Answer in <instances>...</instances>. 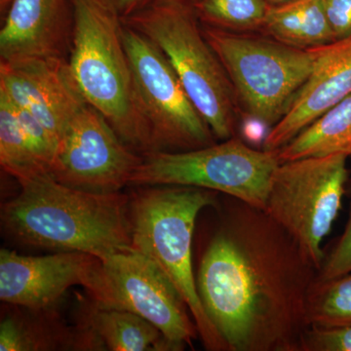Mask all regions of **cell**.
I'll use <instances>...</instances> for the list:
<instances>
[{
	"label": "cell",
	"instance_id": "obj_1",
	"mask_svg": "<svg viewBox=\"0 0 351 351\" xmlns=\"http://www.w3.org/2000/svg\"><path fill=\"white\" fill-rule=\"evenodd\" d=\"M239 201L201 261L205 313L228 350H301L317 267L269 215Z\"/></svg>",
	"mask_w": 351,
	"mask_h": 351
},
{
	"label": "cell",
	"instance_id": "obj_2",
	"mask_svg": "<svg viewBox=\"0 0 351 351\" xmlns=\"http://www.w3.org/2000/svg\"><path fill=\"white\" fill-rule=\"evenodd\" d=\"M19 195L2 206L4 230L21 243L80 252L100 260L135 251L130 196L64 186L50 175L19 182Z\"/></svg>",
	"mask_w": 351,
	"mask_h": 351
},
{
	"label": "cell",
	"instance_id": "obj_3",
	"mask_svg": "<svg viewBox=\"0 0 351 351\" xmlns=\"http://www.w3.org/2000/svg\"><path fill=\"white\" fill-rule=\"evenodd\" d=\"M69 5L73 32L68 62L83 97L134 151L154 152L136 101L123 18L110 0H69Z\"/></svg>",
	"mask_w": 351,
	"mask_h": 351
},
{
	"label": "cell",
	"instance_id": "obj_4",
	"mask_svg": "<svg viewBox=\"0 0 351 351\" xmlns=\"http://www.w3.org/2000/svg\"><path fill=\"white\" fill-rule=\"evenodd\" d=\"M217 204L216 191L188 186H152L130 196L132 242L159 267L186 302L208 350H228L205 313L193 269V237L201 210Z\"/></svg>",
	"mask_w": 351,
	"mask_h": 351
},
{
	"label": "cell",
	"instance_id": "obj_5",
	"mask_svg": "<svg viewBox=\"0 0 351 351\" xmlns=\"http://www.w3.org/2000/svg\"><path fill=\"white\" fill-rule=\"evenodd\" d=\"M123 21L161 50L215 138H232L239 105L193 0H154Z\"/></svg>",
	"mask_w": 351,
	"mask_h": 351
},
{
	"label": "cell",
	"instance_id": "obj_6",
	"mask_svg": "<svg viewBox=\"0 0 351 351\" xmlns=\"http://www.w3.org/2000/svg\"><path fill=\"white\" fill-rule=\"evenodd\" d=\"M203 32L225 69L239 108L271 129L308 77L313 50L291 47L267 36L206 25Z\"/></svg>",
	"mask_w": 351,
	"mask_h": 351
},
{
	"label": "cell",
	"instance_id": "obj_7",
	"mask_svg": "<svg viewBox=\"0 0 351 351\" xmlns=\"http://www.w3.org/2000/svg\"><path fill=\"white\" fill-rule=\"evenodd\" d=\"M279 164L278 151H258L232 137L191 151L143 154L130 184L210 189L263 211L270 180Z\"/></svg>",
	"mask_w": 351,
	"mask_h": 351
},
{
	"label": "cell",
	"instance_id": "obj_8",
	"mask_svg": "<svg viewBox=\"0 0 351 351\" xmlns=\"http://www.w3.org/2000/svg\"><path fill=\"white\" fill-rule=\"evenodd\" d=\"M348 156L332 154L280 162L270 180L263 211L292 237L319 271L323 239L341 207Z\"/></svg>",
	"mask_w": 351,
	"mask_h": 351
},
{
	"label": "cell",
	"instance_id": "obj_9",
	"mask_svg": "<svg viewBox=\"0 0 351 351\" xmlns=\"http://www.w3.org/2000/svg\"><path fill=\"white\" fill-rule=\"evenodd\" d=\"M124 43L138 112L154 152H181L215 144L214 134L161 50L124 22Z\"/></svg>",
	"mask_w": 351,
	"mask_h": 351
},
{
	"label": "cell",
	"instance_id": "obj_10",
	"mask_svg": "<svg viewBox=\"0 0 351 351\" xmlns=\"http://www.w3.org/2000/svg\"><path fill=\"white\" fill-rule=\"evenodd\" d=\"M86 290L95 306L129 311L151 322L172 350L193 346L199 336L186 302L170 279L137 251L101 260Z\"/></svg>",
	"mask_w": 351,
	"mask_h": 351
},
{
	"label": "cell",
	"instance_id": "obj_11",
	"mask_svg": "<svg viewBox=\"0 0 351 351\" xmlns=\"http://www.w3.org/2000/svg\"><path fill=\"white\" fill-rule=\"evenodd\" d=\"M143 154L120 138L110 122L86 104L64 129L49 175L71 188L119 193L129 186Z\"/></svg>",
	"mask_w": 351,
	"mask_h": 351
},
{
	"label": "cell",
	"instance_id": "obj_12",
	"mask_svg": "<svg viewBox=\"0 0 351 351\" xmlns=\"http://www.w3.org/2000/svg\"><path fill=\"white\" fill-rule=\"evenodd\" d=\"M0 92L14 106L36 117L58 143L71 119L88 104L64 57L1 62Z\"/></svg>",
	"mask_w": 351,
	"mask_h": 351
},
{
	"label": "cell",
	"instance_id": "obj_13",
	"mask_svg": "<svg viewBox=\"0 0 351 351\" xmlns=\"http://www.w3.org/2000/svg\"><path fill=\"white\" fill-rule=\"evenodd\" d=\"M101 260L80 252L20 255L0 251V300L32 311L47 308L73 286H89Z\"/></svg>",
	"mask_w": 351,
	"mask_h": 351
},
{
	"label": "cell",
	"instance_id": "obj_14",
	"mask_svg": "<svg viewBox=\"0 0 351 351\" xmlns=\"http://www.w3.org/2000/svg\"><path fill=\"white\" fill-rule=\"evenodd\" d=\"M313 69L263 149L278 151L323 113L351 95V36L313 48Z\"/></svg>",
	"mask_w": 351,
	"mask_h": 351
},
{
	"label": "cell",
	"instance_id": "obj_15",
	"mask_svg": "<svg viewBox=\"0 0 351 351\" xmlns=\"http://www.w3.org/2000/svg\"><path fill=\"white\" fill-rule=\"evenodd\" d=\"M69 0H13L0 31L3 63L66 58L71 49L73 16Z\"/></svg>",
	"mask_w": 351,
	"mask_h": 351
},
{
	"label": "cell",
	"instance_id": "obj_16",
	"mask_svg": "<svg viewBox=\"0 0 351 351\" xmlns=\"http://www.w3.org/2000/svg\"><path fill=\"white\" fill-rule=\"evenodd\" d=\"M261 32L291 47L313 49L336 41L322 0L269 6Z\"/></svg>",
	"mask_w": 351,
	"mask_h": 351
},
{
	"label": "cell",
	"instance_id": "obj_17",
	"mask_svg": "<svg viewBox=\"0 0 351 351\" xmlns=\"http://www.w3.org/2000/svg\"><path fill=\"white\" fill-rule=\"evenodd\" d=\"M332 154L351 156V95L278 149L280 162Z\"/></svg>",
	"mask_w": 351,
	"mask_h": 351
},
{
	"label": "cell",
	"instance_id": "obj_18",
	"mask_svg": "<svg viewBox=\"0 0 351 351\" xmlns=\"http://www.w3.org/2000/svg\"><path fill=\"white\" fill-rule=\"evenodd\" d=\"M90 326L108 350H172L158 328L129 311L95 306Z\"/></svg>",
	"mask_w": 351,
	"mask_h": 351
},
{
	"label": "cell",
	"instance_id": "obj_19",
	"mask_svg": "<svg viewBox=\"0 0 351 351\" xmlns=\"http://www.w3.org/2000/svg\"><path fill=\"white\" fill-rule=\"evenodd\" d=\"M0 164L18 182L48 175L29 149L21 129L15 108L0 92Z\"/></svg>",
	"mask_w": 351,
	"mask_h": 351
},
{
	"label": "cell",
	"instance_id": "obj_20",
	"mask_svg": "<svg viewBox=\"0 0 351 351\" xmlns=\"http://www.w3.org/2000/svg\"><path fill=\"white\" fill-rule=\"evenodd\" d=\"M306 322L319 328L351 326V272L330 280L316 277L307 295Z\"/></svg>",
	"mask_w": 351,
	"mask_h": 351
},
{
	"label": "cell",
	"instance_id": "obj_21",
	"mask_svg": "<svg viewBox=\"0 0 351 351\" xmlns=\"http://www.w3.org/2000/svg\"><path fill=\"white\" fill-rule=\"evenodd\" d=\"M193 5L206 27L243 34L261 32L269 9L265 0H195Z\"/></svg>",
	"mask_w": 351,
	"mask_h": 351
},
{
	"label": "cell",
	"instance_id": "obj_22",
	"mask_svg": "<svg viewBox=\"0 0 351 351\" xmlns=\"http://www.w3.org/2000/svg\"><path fill=\"white\" fill-rule=\"evenodd\" d=\"M53 346L52 339L17 318L7 317L0 325L1 351L47 350H52Z\"/></svg>",
	"mask_w": 351,
	"mask_h": 351
},
{
	"label": "cell",
	"instance_id": "obj_23",
	"mask_svg": "<svg viewBox=\"0 0 351 351\" xmlns=\"http://www.w3.org/2000/svg\"><path fill=\"white\" fill-rule=\"evenodd\" d=\"M302 351H351V326H308L301 339Z\"/></svg>",
	"mask_w": 351,
	"mask_h": 351
},
{
	"label": "cell",
	"instance_id": "obj_24",
	"mask_svg": "<svg viewBox=\"0 0 351 351\" xmlns=\"http://www.w3.org/2000/svg\"><path fill=\"white\" fill-rule=\"evenodd\" d=\"M351 272V213L345 232L326 260L323 261L318 280H330Z\"/></svg>",
	"mask_w": 351,
	"mask_h": 351
},
{
	"label": "cell",
	"instance_id": "obj_25",
	"mask_svg": "<svg viewBox=\"0 0 351 351\" xmlns=\"http://www.w3.org/2000/svg\"><path fill=\"white\" fill-rule=\"evenodd\" d=\"M336 40L351 36V0H322Z\"/></svg>",
	"mask_w": 351,
	"mask_h": 351
},
{
	"label": "cell",
	"instance_id": "obj_26",
	"mask_svg": "<svg viewBox=\"0 0 351 351\" xmlns=\"http://www.w3.org/2000/svg\"><path fill=\"white\" fill-rule=\"evenodd\" d=\"M110 1L124 19L144 8L154 0H110Z\"/></svg>",
	"mask_w": 351,
	"mask_h": 351
},
{
	"label": "cell",
	"instance_id": "obj_27",
	"mask_svg": "<svg viewBox=\"0 0 351 351\" xmlns=\"http://www.w3.org/2000/svg\"><path fill=\"white\" fill-rule=\"evenodd\" d=\"M265 1L269 3V6H281L291 3V2L295 1V0H265Z\"/></svg>",
	"mask_w": 351,
	"mask_h": 351
},
{
	"label": "cell",
	"instance_id": "obj_28",
	"mask_svg": "<svg viewBox=\"0 0 351 351\" xmlns=\"http://www.w3.org/2000/svg\"><path fill=\"white\" fill-rule=\"evenodd\" d=\"M13 0H0V5H1V10H8L9 6L12 3Z\"/></svg>",
	"mask_w": 351,
	"mask_h": 351
}]
</instances>
